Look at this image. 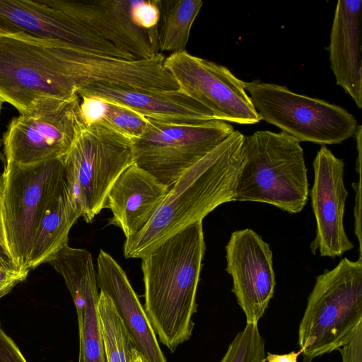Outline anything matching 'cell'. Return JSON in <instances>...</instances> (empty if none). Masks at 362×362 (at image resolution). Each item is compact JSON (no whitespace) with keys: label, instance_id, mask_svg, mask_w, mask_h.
Returning <instances> with one entry per match:
<instances>
[{"label":"cell","instance_id":"12","mask_svg":"<svg viewBox=\"0 0 362 362\" xmlns=\"http://www.w3.org/2000/svg\"><path fill=\"white\" fill-rule=\"evenodd\" d=\"M0 33H22L103 56L135 59L84 23L40 0H0Z\"/></svg>","mask_w":362,"mask_h":362},{"label":"cell","instance_id":"28","mask_svg":"<svg viewBox=\"0 0 362 362\" xmlns=\"http://www.w3.org/2000/svg\"><path fill=\"white\" fill-rule=\"evenodd\" d=\"M339 351L341 362H362V323L358 325L350 341Z\"/></svg>","mask_w":362,"mask_h":362},{"label":"cell","instance_id":"15","mask_svg":"<svg viewBox=\"0 0 362 362\" xmlns=\"http://www.w3.org/2000/svg\"><path fill=\"white\" fill-rule=\"evenodd\" d=\"M40 1L84 23L135 59L151 58L160 52L157 28L146 30L134 21L137 1Z\"/></svg>","mask_w":362,"mask_h":362},{"label":"cell","instance_id":"21","mask_svg":"<svg viewBox=\"0 0 362 362\" xmlns=\"http://www.w3.org/2000/svg\"><path fill=\"white\" fill-rule=\"evenodd\" d=\"M201 0H158L159 52L185 51L191 28L202 6Z\"/></svg>","mask_w":362,"mask_h":362},{"label":"cell","instance_id":"8","mask_svg":"<svg viewBox=\"0 0 362 362\" xmlns=\"http://www.w3.org/2000/svg\"><path fill=\"white\" fill-rule=\"evenodd\" d=\"M245 88L262 119L299 142L341 144L356 132V119L337 105L274 83L245 82Z\"/></svg>","mask_w":362,"mask_h":362},{"label":"cell","instance_id":"27","mask_svg":"<svg viewBox=\"0 0 362 362\" xmlns=\"http://www.w3.org/2000/svg\"><path fill=\"white\" fill-rule=\"evenodd\" d=\"M30 271L29 269L17 268L8 261H0V298L24 281Z\"/></svg>","mask_w":362,"mask_h":362},{"label":"cell","instance_id":"3","mask_svg":"<svg viewBox=\"0 0 362 362\" xmlns=\"http://www.w3.org/2000/svg\"><path fill=\"white\" fill-rule=\"evenodd\" d=\"M241 155L233 202L266 203L289 214L303 210L309 190L298 141L282 132L257 131L245 136Z\"/></svg>","mask_w":362,"mask_h":362},{"label":"cell","instance_id":"7","mask_svg":"<svg viewBox=\"0 0 362 362\" xmlns=\"http://www.w3.org/2000/svg\"><path fill=\"white\" fill-rule=\"evenodd\" d=\"M68 192L90 223L105 208L107 195L120 174L134 163L132 141L93 123L81 122L63 157Z\"/></svg>","mask_w":362,"mask_h":362},{"label":"cell","instance_id":"19","mask_svg":"<svg viewBox=\"0 0 362 362\" xmlns=\"http://www.w3.org/2000/svg\"><path fill=\"white\" fill-rule=\"evenodd\" d=\"M337 85L362 107V1L337 3L329 46Z\"/></svg>","mask_w":362,"mask_h":362},{"label":"cell","instance_id":"32","mask_svg":"<svg viewBox=\"0 0 362 362\" xmlns=\"http://www.w3.org/2000/svg\"><path fill=\"white\" fill-rule=\"evenodd\" d=\"M4 180L2 175L0 176V218H1V206L3 194Z\"/></svg>","mask_w":362,"mask_h":362},{"label":"cell","instance_id":"18","mask_svg":"<svg viewBox=\"0 0 362 362\" xmlns=\"http://www.w3.org/2000/svg\"><path fill=\"white\" fill-rule=\"evenodd\" d=\"M169 189L147 171L133 163L110 188L105 208L112 213L109 223L122 229L126 238L148 222Z\"/></svg>","mask_w":362,"mask_h":362},{"label":"cell","instance_id":"20","mask_svg":"<svg viewBox=\"0 0 362 362\" xmlns=\"http://www.w3.org/2000/svg\"><path fill=\"white\" fill-rule=\"evenodd\" d=\"M79 217L81 212L65 185L37 226L28 262L30 270L48 263L68 245L69 231Z\"/></svg>","mask_w":362,"mask_h":362},{"label":"cell","instance_id":"30","mask_svg":"<svg viewBox=\"0 0 362 362\" xmlns=\"http://www.w3.org/2000/svg\"><path fill=\"white\" fill-rule=\"evenodd\" d=\"M301 351H291L285 354H274L267 352L266 362H298V357Z\"/></svg>","mask_w":362,"mask_h":362},{"label":"cell","instance_id":"2","mask_svg":"<svg viewBox=\"0 0 362 362\" xmlns=\"http://www.w3.org/2000/svg\"><path fill=\"white\" fill-rule=\"evenodd\" d=\"M205 251L202 221H199L141 259L144 308L160 341L170 352L192 336Z\"/></svg>","mask_w":362,"mask_h":362},{"label":"cell","instance_id":"13","mask_svg":"<svg viewBox=\"0 0 362 362\" xmlns=\"http://www.w3.org/2000/svg\"><path fill=\"white\" fill-rule=\"evenodd\" d=\"M226 252V271L233 279L231 291L247 324H257L274 296L272 251L259 235L246 228L231 234Z\"/></svg>","mask_w":362,"mask_h":362},{"label":"cell","instance_id":"10","mask_svg":"<svg viewBox=\"0 0 362 362\" xmlns=\"http://www.w3.org/2000/svg\"><path fill=\"white\" fill-rule=\"evenodd\" d=\"M79 102L78 95L69 99L42 98L28 112L13 117L2 139L6 164L63 158L81 122Z\"/></svg>","mask_w":362,"mask_h":362},{"label":"cell","instance_id":"14","mask_svg":"<svg viewBox=\"0 0 362 362\" xmlns=\"http://www.w3.org/2000/svg\"><path fill=\"white\" fill-rule=\"evenodd\" d=\"M314 182L310 192L311 205L316 221L315 238L310 250L321 257H340L354 247L344 227V214L348 192L344 182V162L325 146L313 160Z\"/></svg>","mask_w":362,"mask_h":362},{"label":"cell","instance_id":"25","mask_svg":"<svg viewBox=\"0 0 362 362\" xmlns=\"http://www.w3.org/2000/svg\"><path fill=\"white\" fill-rule=\"evenodd\" d=\"M265 341L257 324H246L219 362H266Z\"/></svg>","mask_w":362,"mask_h":362},{"label":"cell","instance_id":"26","mask_svg":"<svg viewBox=\"0 0 362 362\" xmlns=\"http://www.w3.org/2000/svg\"><path fill=\"white\" fill-rule=\"evenodd\" d=\"M133 16L135 23L141 28H157L160 19L158 0L137 1L134 8Z\"/></svg>","mask_w":362,"mask_h":362},{"label":"cell","instance_id":"17","mask_svg":"<svg viewBox=\"0 0 362 362\" xmlns=\"http://www.w3.org/2000/svg\"><path fill=\"white\" fill-rule=\"evenodd\" d=\"M97 284L112 300L134 347L147 362H167L156 332L120 265L100 250L97 258Z\"/></svg>","mask_w":362,"mask_h":362},{"label":"cell","instance_id":"1","mask_svg":"<svg viewBox=\"0 0 362 362\" xmlns=\"http://www.w3.org/2000/svg\"><path fill=\"white\" fill-rule=\"evenodd\" d=\"M245 136L234 132L185 170L169 189L146 226L126 238L125 258H140L220 205L233 202Z\"/></svg>","mask_w":362,"mask_h":362},{"label":"cell","instance_id":"5","mask_svg":"<svg viewBox=\"0 0 362 362\" xmlns=\"http://www.w3.org/2000/svg\"><path fill=\"white\" fill-rule=\"evenodd\" d=\"M71 47L22 33H0V98L23 114L40 99L77 95L69 73Z\"/></svg>","mask_w":362,"mask_h":362},{"label":"cell","instance_id":"16","mask_svg":"<svg viewBox=\"0 0 362 362\" xmlns=\"http://www.w3.org/2000/svg\"><path fill=\"white\" fill-rule=\"evenodd\" d=\"M79 97L95 98L129 108L146 118L170 123L197 124L215 119L212 114L179 90L153 91L108 84L78 88Z\"/></svg>","mask_w":362,"mask_h":362},{"label":"cell","instance_id":"33","mask_svg":"<svg viewBox=\"0 0 362 362\" xmlns=\"http://www.w3.org/2000/svg\"><path fill=\"white\" fill-rule=\"evenodd\" d=\"M2 144H3V140L1 139H0V148H1V146H2ZM0 161L2 162V163L4 164V166L6 165V158L5 157L4 153L1 151V149H0Z\"/></svg>","mask_w":362,"mask_h":362},{"label":"cell","instance_id":"22","mask_svg":"<svg viewBox=\"0 0 362 362\" xmlns=\"http://www.w3.org/2000/svg\"><path fill=\"white\" fill-rule=\"evenodd\" d=\"M74 303L78 325V362H106L98 308V287L71 295Z\"/></svg>","mask_w":362,"mask_h":362},{"label":"cell","instance_id":"31","mask_svg":"<svg viewBox=\"0 0 362 362\" xmlns=\"http://www.w3.org/2000/svg\"><path fill=\"white\" fill-rule=\"evenodd\" d=\"M130 362H147L141 354L133 347L131 352Z\"/></svg>","mask_w":362,"mask_h":362},{"label":"cell","instance_id":"29","mask_svg":"<svg viewBox=\"0 0 362 362\" xmlns=\"http://www.w3.org/2000/svg\"><path fill=\"white\" fill-rule=\"evenodd\" d=\"M0 362H28L14 341L0 325Z\"/></svg>","mask_w":362,"mask_h":362},{"label":"cell","instance_id":"34","mask_svg":"<svg viewBox=\"0 0 362 362\" xmlns=\"http://www.w3.org/2000/svg\"><path fill=\"white\" fill-rule=\"evenodd\" d=\"M4 103H5V102L4 101V100H3V99H1V98H0V113H1V109H2V107H3V104H4Z\"/></svg>","mask_w":362,"mask_h":362},{"label":"cell","instance_id":"9","mask_svg":"<svg viewBox=\"0 0 362 362\" xmlns=\"http://www.w3.org/2000/svg\"><path fill=\"white\" fill-rule=\"evenodd\" d=\"M147 119L144 132L132 140L134 163L168 189L235 131L231 124L218 119L184 124Z\"/></svg>","mask_w":362,"mask_h":362},{"label":"cell","instance_id":"23","mask_svg":"<svg viewBox=\"0 0 362 362\" xmlns=\"http://www.w3.org/2000/svg\"><path fill=\"white\" fill-rule=\"evenodd\" d=\"M98 308L106 362H130L134 346L111 298L103 291Z\"/></svg>","mask_w":362,"mask_h":362},{"label":"cell","instance_id":"4","mask_svg":"<svg viewBox=\"0 0 362 362\" xmlns=\"http://www.w3.org/2000/svg\"><path fill=\"white\" fill-rule=\"evenodd\" d=\"M362 323V262L343 258L316 278L298 329L303 362L339 350Z\"/></svg>","mask_w":362,"mask_h":362},{"label":"cell","instance_id":"6","mask_svg":"<svg viewBox=\"0 0 362 362\" xmlns=\"http://www.w3.org/2000/svg\"><path fill=\"white\" fill-rule=\"evenodd\" d=\"M1 221L11 264L28 269L37 226L66 185L63 158L27 165L6 164Z\"/></svg>","mask_w":362,"mask_h":362},{"label":"cell","instance_id":"11","mask_svg":"<svg viewBox=\"0 0 362 362\" xmlns=\"http://www.w3.org/2000/svg\"><path fill=\"white\" fill-rule=\"evenodd\" d=\"M165 66L178 90L207 109L215 119L254 124L262 120L245 88L226 66L186 50L165 57Z\"/></svg>","mask_w":362,"mask_h":362},{"label":"cell","instance_id":"24","mask_svg":"<svg viewBox=\"0 0 362 362\" xmlns=\"http://www.w3.org/2000/svg\"><path fill=\"white\" fill-rule=\"evenodd\" d=\"M102 100L103 109L96 124L132 140L144 132L148 124L146 117L122 105Z\"/></svg>","mask_w":362,"mask_h":362}]
</instances>
